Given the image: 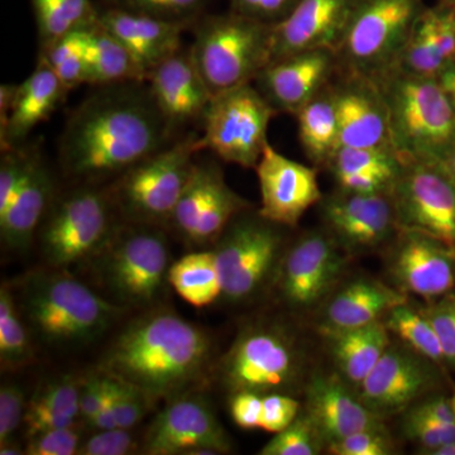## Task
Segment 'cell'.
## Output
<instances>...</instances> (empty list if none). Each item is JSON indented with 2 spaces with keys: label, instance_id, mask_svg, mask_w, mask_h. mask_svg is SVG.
<instances>
[{
  "label": "cell",
  "instance_id": "obj_1",
  "mask_svg": "<svg viewBox=\"0 0 455 455\" xmlns=\"http://www.w3.org/2000/svg\"><path fill=\"white\" fill-rule=\"evenodd\" d=\"M172 136L147 82L97 86L66 122L60 163L65 175L86 184L118 178Z\"/></svg>",
  "mask_w": 455,
  "mask_h": 455
},
{
  "label": "cell",
  "instance_id": "obj_2",
  "mask_svg": "<svg viewBox=\"0 0 455 455\" xmlns=\"http://www.w3.org/2000/svg\"><path fill=\"white\" fill-rule=\"evenodd\" d=\"M212 339L170 310H152L131 322L101 357L99 371L139 388L155 405L188 394L211 364Z\"/></svg>",
  "mask_w": 455,
  "mask_h": 455
},
{
  "label": "cell",
  "instance_id": "obj_3",
  "mask_svg": "<svg viewBox=\"0 0 455 455\" xmlns=\"http://www.w3.org/2000/svg\"><path fill=\"white\" fill-rule=\"evenodd\" d=\"M17 304L36 337L64 347L99 339L124 310L65 268L53 267L27 275Z\"/></svg>",
  "mask_w": 455,
  "mask_h": 455
},
{
  "label": "cell",
  "instance_id": "obj_4",
  "mask_svg": "<svg viewBox=\"0 0 455 455\" xmlns=\"http://www.w3.org/2000/svg\"><path fill=\"white\" fill-rule=\"evenodd\" d=\"M170 256L163 228L122 220L86 260L101 295L131 309L157 300L169 281Z\"/></svg>",
  "mask_w": 455,
  "mask_h": 455
},
{
  "label": "cell",
  "instance_id": "obj_5",
  "mask_svg": "<svg viewBox=\"0 0 455 455\" xmlns=\"http://www.w3.org/2000/svg\"><path fill=\"white\" fill-rule=\"evenodd\" d=\"M372 79L387 108L392 146L401 160H442L455 146V109L438 77L392 68Z\"/></svg>",
  "mask_w": 455,
  "mask_h": 455
},
{
  "label": "cell",
  "instance_id": "obj_6",
  "mask_svg": "<svg viewBox=\"0 0 455 455\" xmlns=\"http://www.w3.org/2000/svg\"><path fill=\"white\" fill-rule=\"evenodd\" d=\"M272 26L232 11L194 23L191 55L212 97L252 84L269 65Z\"/></svg>",
  "mask_w": 455,
  "mask_h": 455
},
{
  "label": "cell",
  "instance_id": "obj_7",
  "mask_svg": "<svg viewBox=\"0 0 455 455\" xmlns=\"http://www.w3.org/2000/svg\"><path fill=\"white\" fill-rule=\"evenodd\" d=\"M200 151V137L190 134L114 179L107 191L116 214L131 223L169 228Z\"/></svg>",
  "mask_w": 455,
  "mask_h": 455
},
{
  "label": "cell",
  "instance_id": "obj_8",
  "mask_svg": "<svg viewBox=\"0 0 455 455\" xmlns=\"http://www.w3.org/2000/svg\"><path fill=\"white\" fill-rule=\"evenodd\" d=\"M304 363L301 347L283 325L259 322L236 335L218 372L230 395H289L300 381Z\"/></svg>",
  "mask_w": 455,
  "mask_h": 455
},
{
  "label": "cell",
  "instance_id": "obj_9",
  "mask_svg": "<svg viewBox=\"0 0 455 455\" xmlns=\"http://www.w3.org/2000/svg\"><path fill=\"white\" fill-rule=\"evenodd\" d=\"M423 0H355L335 55L347 73L376 77L396 66Z\"/></svg>",
  "mask_w": 455,
  "mask_h": 455
},
{
  "label": "cell",
  "instance_id": "obj_10",
  "mask_svg": "<svg viewBox=\"0 0 455 455\" xmlns=\"http://www.w3.org/2000/svg\"><path fill=\"white\" fill-rule=\"evenodd\" d=\"M277 224L257 215H236L214 243L223 295L229 304L256 298L276 276L283 254Z\"/></svg>",
  "mask_w": 455,
  "mask_h": 455
},
{
  "label": "cell",
  "instance_id": "obj_11",
  "mask_svg": "<svg viewBox=\"0 0 455 455\" xmlns=\"http://www.w3.org/2000/svg\"><path fill=\"white\" fill-rule=\"evenodd\" d=\"M107 188L85 187L51 204L40 226L42 256L53 268L85 262L116 226Z\"/></svg>",
  "mask_w": 455,
  "mask_h": 455
},
{
  "label": "cell",
  "instance_id": "obj_12",
  "mask_svg": "<svg viewBox=\"0 0 455 455\" xmlns=\"http://www.w3.org/2000/svg\"><path fill=\"white\" fill-rule=\"evenodd\" d=\"M277 112L252 84L212 98L202 119V149L226 163L254 169L268 145L269 122Z\"/></svg>",
  "mask_w": 455,
  "mask_h": 455
},
{
  "label": "cell",
  "instance_id": "obj_13",
  "mask_svg": "<svg viewBox=\"0 0 455 455\" xmlns=\"http://www.w3.org/2000/svg\"><path fill=\"white\" fill-rule=\"evenodd\" d=\"M391 196L398 230L433 236L455 253V181L439 160H403Z\"/></svg>",
  "mask_w": 455,
  "mask_h": 455
},
{
  "label": "cell",
  "instance_id": "obj_14",
  "mask_svg": "<svg viewBox=\"0 0 455 455\" xmlns=\"http://www.w3.org/2000/svg\"><path fill=\"white\" fill-rule=\"evenodd\" d=\"M346 254L326 230L305 233L281 257L274 280L281 301L299 313L325 302L339 283Z\"/></svg>",
  "mask_w": 455,
  "mask_h": 455
},
{
  "label": "cell",
  "instance_id": "obj_15",
  "mask_svg": "<svg viewBox=\"0 0 455 455\" xmlns=\"http://www.w3.org/2000/svg\"><path fill=\"white\" fill-rule=\"evenodd\" d=\"M442 382L439 364L403 341H391L376 366L355 390L364 406L385 420L435 394Z\"/></svg>",
  "mask_w": 455,
  "mask_h": 455
},
{
  "label": "cell",
  "instance_id": "obj_16",
  "mask_svg": "<svg viewBox=\"0 0 455 455\" xmlns=\"http://www.w3.org/2000/svg\"><path fill=\"white\" fill-rule=\"evenodd\" d=\"M250 204L228 187L217 164H194L182 191L170 227L194 247L214 244L236 215Z\"/></svg>",
  "mask_w": 455,
  "mask_h": 455
},
{
  "label": "cell",
  "instance_id": "obj_17",
  "mask_svg": "<svg viewBox=\"0 0 455 455\" xmlns=\"http://www.w3.org/2000/svg\"><path fill=\"white\" fill-rule=\"evenodd\" d=\"M232 449L226 429L202 397L181 395L167 401L143 439L147 455H217Z\"/></svg>",
  "mask_w": 455,
  "mask_h": 455
},
{
  "label": "cell",
  "instance_id": "obj_18",
  "mask_svg": "<svg viewBox=\"0 0 455 455\" xmlns=\"http://www.w3.org/2000/svg\"><path fill=\"white\" fill-rule=\"evenodd\" d=\"M320 203L326 232L348 256L382 247L398 233L391 191L361 194L339 190Z\"/></svg>",
  "mask_w": 455,
  "mask_h": 455
},
{
  "label": "cell",
  "instance_id": "obj_19",
  "mask_svg": "<svg viewBox=\"0 0 455 455\" xmlns=\"http://www.w3.org/2000/svg\"><path fill=\"white\" fill-rule=\"evenodd\" d=\"M387 256L392 283L403 293L430 301L448 295L455 286V253L423 233L398 230Z\"/></svg>",
  "mask_w": 455,
  "mask_h": 455
},
{
  "label": "cell",
  "instance_id": "obj_20",
  "mask_svg": "<svg viewBox=\"0 0 455 455\" xmlns=\"http://www.w3.org/2000/svg\"><path fill=\"white\" fill-rule=\"evenodd\" d=\"M260 190L259 215L280 227H296L310 206L322 202L316 170L265 147L254 167Z\"/></svg>",
  "mask_w": 455,
  "mask_h": 455
},
{
  "label": "cell",
  "instance_id": "obj_21",
  "mask_svg": "<svg viewBox=\"0 0 455 455\" xmlns=\"http://www.w3.org/2000/svg\"><path fill=\"white\" fill-rule=\"evenodd\" d=\"M333 50L304 51L266 66L253 83L277 113L296 116L339 70Z\"/></svg>",
  "mask_w": 455,
  "mask_h": 455
},
{
  "label": "cell",
  "instance_id": "obj_22",
  "mask_svg": "<svg viewBox=\"0 0 455 455\" xmlns=\"http://www.w3.org/2000/svg\"><path fill=\"white\" fill-rule=\"evenodd\" d=\"M331 85L339 147L394 148L387 108L379 85L366 75L347 73Z\"/></svg>",
  "mask_w": 455,
  "mask_h": 455
},
{
  "label": "cell",
  "instance_id": "obj_23",
  "mask_svg": "<svg viewBox=\"0 0 455 455\" xmlns=\"http://www.w3.org/2000/svg\"><path fill=\"white\" fill-rule=\"evenodd\" d=\"M305 414L326 445L364 430L387 429L340 376L315 374L305 387Z\"/></svg>",
  "mask_w": 455,
  "mask_h": 455
},
{
  "label": "cell",
  "instance_id": "obj_24",
  "mask_svg": "<svg viewBox=\"0 0 455 455\" xmlns=\"http://www.w3.org/2000/svg\"><path fill=\"white\" fill-rule=\"evenodd\" d=\"M353 4L355 0H300L289 16L272 26L271 62L304 51L335 52Z\"/></svg>",
  "mask_w": 455,
  "mask_h": 455
},
{
  "label": "cell",
  "instance_id": "obj_25",
  "mask_svg": "<svg viewBox=\"0 0 455 455\" xmlns=\"http://www.w3.org/2000/svg\"><path fill=\"white\" fill-rule=\"evenodd\" d=\"M146 82L172 134L191 123L202 122L212 97L190 49L169 57L149 73Z\"/></svg>",
  "mask_w": 455,
  "mask_h": 455
},
{
  "label": "cell",
  "instance_id": "obj_26",
  "mask_svg": "<svg viewBox=\"0 0 455 455\" xmlns=\"http://www.w3.org/2000/svg\"><path fill=\"white\" fill-rule=\"evenodd\" d=\"M98 22L127 49L146 79L181 50L182 33L188 29L179 23L108 7L99 9Z\"/></svg>",
  "mask_w": 455,
  "mask_h": 455
},
{
  "label": "cell",
  "instance_id": "obj_27",
  "mask_svg": "<svg viewBox=\"0 0 455 455\" xmlns=\"http://www.w3.org/2000/svg\"><path fill=\"white\" fill-rule=\"evenodd\" d=\"M53 202V180L38 152L33 151L25 179L13 202L0 215L3 244L14 252H26Z\"/></svg>",
  "mask_w": 455,
  "mask_h": 455
},
{
  "label": "cell",
  "instance_id": "obj_28",
  "mask_svg": "<svg viewBox=\"0 0 455 455\" xmlns=\"http://www.w3.org/2000/svg\"><path fill=\"white\" fill-rule=\"evenodd\" d=\"M407 301L406 293L371 277H357L329 295L323 307V329L357 328L379 322Z\"/></svg>",
  "mask_w": 455,
  "mask_h": 455
},
{
  "label": "cell",
  "instance_id": "obj_29",
  "mask_svg": "<svg viewBox=\"0 0 455 455\" xmlns=\"http://www.w3.org/2000/svg\"><path fill=\"white\" fill-rule=\"evenodd\" d=\"M68 92L55 71L38 57L37 68L18 85L11 116L0 131L2 152L17 147L40 123L47 121Z\"/></svg>",
  "mask_w": 455,
  "mask_h": 455
},
{
  "label": "cell",
  "instance_id": "obj_30",
  "mask_svg": "<svg viewBox=\"0 0 455 455\" xmlns=\"http://www.w3.org/2000/svg\"><path fill=\"white\" fill-rule=\"evenodd\" d=\"M323 331L338 373L353 388L361 385L391 344L390 331L383 320L357 328Z\"/></svg>",
  "mask_w": 455,
  "mask_h": 455
},
{
  "label": "cell",
  "instance_id": "obj_31",
  "mask_svg": "<svg viewBox=\"0 0 455 455\" xmlns=\"http://www.w3.org/2000/svg\"><path fill=\"white\" fill-rule=\"evenodd\" d=\"M88 80L92 86L125 82H146L133 57L116 37L95 20L89 26L85 51Z\"/></svg>",
  "mask_w": 455,
  "mask_h": 455
},
{
  "label": "cell",
  "instance_id": "obj_32",
  "mask_svg": "<svg viewBox=\"0 0 455 455\" xmlns=\"http://www.w3.org/2000/svg\"><path fill=\"white\" fill-rule=\"evenodd\" d=\"M299 139L307 158L315 166H326L339 147L333 92L329 84L296 114Z\"/></svg>",
  "mask_w": 455,
  "mask_h": 455
},
{
  "label": "cell",
  "instance_id": "obj_33",
  "mask_svg": "<svg viewBox=\"0 0 455 455\" xmlns=\"http://www.w3.org/2000/svg\"><path fill=\"white\" fill-rule=\"evenodd\" d=\"M169 283L194 307H206L223 295L220 263L214 250L188 253L172 263Z\"/></svg>",
  "mask_w": 455,
  "mask_h": 455
},
{
  "label": "cell",
  "instance_id": "obj_34",
  "mask_svg": "<svg viewBox=\"0 0 455 455\" xmlns=\"http://www.w3.org/2000/svg\"><path fill=\"white\" fill-rule=\"evenodd\" d=\"M41 49L79 27L98 18L99 9L92 0H31Z\"/></svg>",
  "mask_w": 455,
  "mask_h": 455
},
{
  "label": "cell",
  "instance_id": "obj_35",
  "mask_svg": "<svg viewBox=\"0 0 455 455\" xmlns=\"http://www.w3.org/2000/svg\"><path fill=\"white\" fill-rule=\"evenodd\" d=\"M33 355L32 341L18 307L16 295L3 284L0 290V363L2 370L26 366Z\"/></svg>",
  "mask_w": 455,
  "mask_h": 455
},
{
  "label": "cell",
  "instance_id": "obj_36",
  "mask_svg": "<svg viewBox=\"0 0 455 455\" xmlns=\"http://www.w3.org/2000/svg\"><path fill=\"white\" fill-rule=\"evenodd\" d=\"M390 333L400 338L410 348L445 367L444 355L435 329L421 309H415L406 302L397 305L385 316Z\"/></svg>",
  "mask_w": 455,
  "mask_h": 455
},
{
  "label": "cell",
  "instance_id": "obj_37",
  "mask_svg": "<svg viewBox=\"0 0 455 455\" xmlns=\"http://www.w3.org/2000/svg\"><path fill=\"white\" fill-rule=\"evenodd\" d=\"M90 25L65 33L61 37L51 42L49 46L41 49V59L55 71L68 92L86 84L88 80L85 51Z\"/></svg>",
  "mask_w": 455,
  "mask_h": 455
},
{
  "label": "cell",
  "instance_id": "obj_38",
  "mask_svg": "<svg viewBox=\"0 0 455 455\" xmlns=\"http://www.w3.org/2000/svg\"><path fill=\"white\" fill-rule=\"evenodd\" d=\"M326 167L333 176L340 173H370L395 184L403 170V160L392 148L338 147Z\"/></svg>",
  "mask_w": 455,
  "mask_h": 455
},
{
  "label": "cell",
  "instance_id": "obj_39",
  "mask_svg": "<svg viewBox=\"0 0 455 455\" xmlns=\"http://www.w3.org/2000/svg\"><path fill=\"white\" fill-rule=\"evenodd\" d=\"M423 13L419 17L394 68L415 76L438 77L448 62L440 52Z\"/></svg>",
  "mask_w": 455,
  "mask_h": 455
},
{
  "label": "cell",
  "instance_id": "obj_40",
  "mask_svg": "<svg viewBox=\"0 0 455 455\" xmlns=\"http://www.w3.org/2000/svg\"><path fill=\"white\" fill-rule=\"evenodd\" d=\"M104 7L179 23L188 28L205 14L212 0H103Z\"/></svg>",
  "mask_w": 455,
  "mask_h": 455
},
{
  "label": "cell",
  "instance_id": "obj_41",
  "mask_svg": "<svg viewBox=\"0 0 455 455\" xmlns=\"http://www.w3.org/2000/svg\"><path fill=\"white\" fill-rule=\"evenodd\" d=\"M325 448V443L305 412L295 419L286 429L275 434L274 438L259 451V455H316Z\"/></svg>",
  "mask_w": 455,
  "mask_h": 455
},
{
  "label": "cell",
  "instance_id": "obj_42",
  "mask_svg": "<svg viewBox=\"0 0 455 455\" xmlns=\"http://www.w3.org/2000/svg\"><path fill=\"white\" fill-rule=\"evenodd\" d=\"M80 385L82 379L74 377L57 379L36 392L27 406L77 420L80 419Z\"/></svg>",
  "mask_w": 455,
  "mask_h": 455
},
{
  "label": "cell",
  "instance_id": "obj_43",
  "mask_svg": "<svg viewBox=\"0 0 455 455\" xmlns=\"http://www.w3.org/2000/svg\"><path fill=\"white\" fill-rule=\"evenodd\" d=\"M108 379L116 424L122 429L131 430L142 421L149 407L154 405L142 391L130 383L110 376H108Z\"/></svg>",
  "mask_w": 455,
  "mask_h": 455
},
{
  "label": "cell",
  "instance_id": "obj_44",
  "mask_svg": "<svg viewBox=\"0 0 455 455\" xmlns=\"http://www.w3.org/2000/svg\"><path fill=\"white\" fill-rule=\"evenodd\" d=\"M405 438L420 445V454L455 440V424L440 423L414 412L405 411L403 420Z\"/></svg>",
  "mask_w": 455,
  "mask_h": 455
},
{
  "label": "cell",
  "instance_id": "obj_45",
  "mask_svg": "<svg viewBox=\"0 0 455 455\" xmlns=\"http://www.w3.org/2000/svg\"><path fill=\"white\" fill-rule=\"evenodd\" d=\"M334 455H391L396 451L387 429L364 430L326 445Z\"/></svg>",
  "mask_w": 455,
  "mask_h": 455
},
{
  "label": "cell",
  "instance_id": "obj_46",
  "mask_svg": "<svg viewBox=\"0 0 455 455\" xmlns=\"http://www.w3.org/2000/svg\"><path fill=\"white\" fill-rule=\"evenodd\" d=\"M33 151L17 147L2 152L0 163V215L4 214L13 202L18 188L25 179Z\"/></svg>",
  "mask_w": 455,
  "mask_h": 455
},
{
  "label": "cell",
  "instance_id": "obj_47",
  "mask_svg": "<svg viewBox=\"0 0 455 455\" xmlns=\"http://www.w3.org/2000/svg\"><path fill=\"white\" fill-rule=\"evenodd\" d=\"M27 440L25 451L28 455H74L79 453L82 447V427L76 423Z\"/></svg>",
  "mask_w": 455,
  "mask_h": 455
},
{
  "label": "cell",
  "instance_id": "obj_48",
  "mask_svg": "<svg viewBox=\"0 0 455 455\" xmlns=\"http://www.w3.org/2000/svg\"><path fill=\"white\" fill-rule=\"evenodd\" d=\"M27 410L25 392L17 383L0 387V447L13 442L14 433L23 425Z\"/></svg>",
  "mask_w": 455,
  "mask_h": 455
},
{
  "label": "cell",
  "instance_id": "obj_49",
  "mask_svg": "<svg viewBox=\"0 0 455 455\" xmlns=\"http://www.w3.org/2000/svg\"><path fill=\"white\" fill-rule=\"evenodd\" d=\"M421 310L435 329L445 364L455 370V299H443Z\"/></svg>",
  "mask_w": 455,
  "mask_h": 455
},
{
  "label": "cell",
  "instance_id": "obj_50",
  "mask_svg": "<svg viewBox=\"0 0 455 455\" xmlns=\"http://www.w3.org/2000/svg\"><path fill=\"white\" fill-rule=\"evenodd\" d=\"M300 403L290 395H263L259 429L272 434L280 433L300 415Z\"/></svg>",
  "mask_w": 455,
  "mask_h": 455
},
{
  "label": "cell",
  "instance_id": "obj_51",
  "mask_svg": "<svg viewBox=\"0 0 455 455\" xmlns=\"http://www.w3.org/2000/svg\"><path fill=\"white\" fill-rule=\"evenodd\" d=\"M136 439L130 430L116 427L110 430H98L97 434L90 436L82 443L80 455H127L136 453Z\"/></svg>",
  "mask_w": 455,
  "mask_h": 455
},
{
  "label": "cell",
  "instance_id": "obj_52",
  "mask_svg": "<svg viewBox=\"0 0 455 455\" xmlns=\"http://www.w3.org/2000/svg\"><path fill=\"white\" fill-rule=\"evenodd\" d=\"M300 0H230V11L267 25H277Z\"/></svg>",
  "mask_w": 455,
  "mask_h": 455
},
{
  "label": "cell",
  "instance_id": "obj_53",
  "mask_svg": "<svg viewBox=\"0 0 455 455\" xmlns=\"http://www.w3.org/2000/svg\"><path fill=\"white\" fill-rule=\"evenodd\" d=\"M108 397V376L100 371L89 374L80 385V419L88 423L98 414Z\"/></svg>",
  "mask_w": 455,
  "mask_h": 455
},
{
  "label": "cell",
  "instance_id": "obj_54",
  "mask_svg": "<svg viewBox=\"0 0 455 455\" xmlns=\"http://www.w3.org/2000/svg\"><path fill=\"white\" fill-rule=\"evenodd\" d=\"M262 395L242 391L232 395L230 398V415L233 421L244 430L259 427L262 415Z\"/></svg>",
  "mask_w": 455,
  "mask_h": 455
},
{
  "label": "cell",
  "instance_id": "obj_55",
  "mask_svg": "<svg viewBox=\"0 0 455 455\" xmlns=\"http://www.w3.org/2000/svg\"><path fill=\"white\" fill-rule=\"evenodd\" d=\"M406 411L424 416L440 423L455 424L453 403L443 395L433 394L416 403Z\"/></svg>",
  "mask_w": 455,
  "mask_h": 455
},
{
  "label": "cell",
  "instance_id": "obj_56",
  "mask_svg": "<svg viewBox=\"0 0 455 455\" xmlns=\"http://www.w3.org/2000/svg\"><path fill=\"white\" fill-rule=\"evenodd\" d=\"M17 88L18 85H13V84H3L0 86V131L4 130L9 116H11Z\"/></svg>",
  "mask_w": 455,
  "mask_h": 455
},
{
  "label": "cell",
  "instance_id": "obj_57",
  "mask_svg": "<svg viewBox=\"0 0 455 455\" xmlns=\"http://www.w3.org/2000/svg\"><path fill=\"white\" fill-rule=\"evenodd\" d=\"M438 80L455 109V61L440 73Z\"/></svg>",
  "mask_w": 455,
  "mask_h": 455
},
{
  "label": "cell",
  "instance_id": "obj_58",
  "mask_svg": "<svg viewBox=\"0 0 455 455\" xmlns=\"http://www.w3.org/2000/svg\"><path fill=\"white\" fill-rule=\"evenodd\" d=\"M440 163L443 164V166L445 167L449 175H451L455 181V146L451 149V151L447 152V155L440 160Z\"/></svg>",
  "mask_w": 455,
  "mask_h": 455
},
{
  "label": "cell",
  "instance_id": "obj_59",
  "mask_svg": "<svg viewBox=\"0 0 455 455\" xmlns=\"http://www.w3.org/2000/svg\"><path fill=\"white\" fill-rule=\"evenodd\" d=\"M424 455H455V440L449 442L442 447L433 449V451H427Z\"/></svg>",
  "mask_w": 455,
  "mask_h": 455
},
{
  "label": "cell",
  "instance_id": "obj_60",
  "mask_svg": "<svg viewBox=\"0 0 455 455\" xmlns=\"http://www.w3.org/2000/svg\"><path fill=\"white\" fill-rule=\"evenodd\" d=\"M26 454V451H23L20 445L14 442L8 443V444L2 445L0 447V455H20Z\"/></svg>",
  "mask_w": 455,
  "mask_h": 455
},
{
  "label": "cell",
  "instance_id": "obj_61",
  "mask_svg": "<svg viewBox=\"0 0 455 455\" xmlns=\"http://www.w3.org/2000/svg\"><path fill=\"white\" fill-rule=\"evenodd\" d=\"M440 4H443V5H455V0H440Z\"/></svg>",
  "mask_w": 455,
  "mask_h": 455
},
{
  "label": "cell",
  "instance_id": "obj_62",
  "mask_svg": "<svg viewBox=\"0 0 455 455\" xmlns=\"http://www.w3.org/2000/svg\"><path fill=\"white\" fill-rule=\"evenodd\" d=\"M451 403H453V409H454V412H455V394H454L453 398H451Z\"/></svg>",
  "mask_w": 455,
  "mask_h": 455
}]
</instances>
